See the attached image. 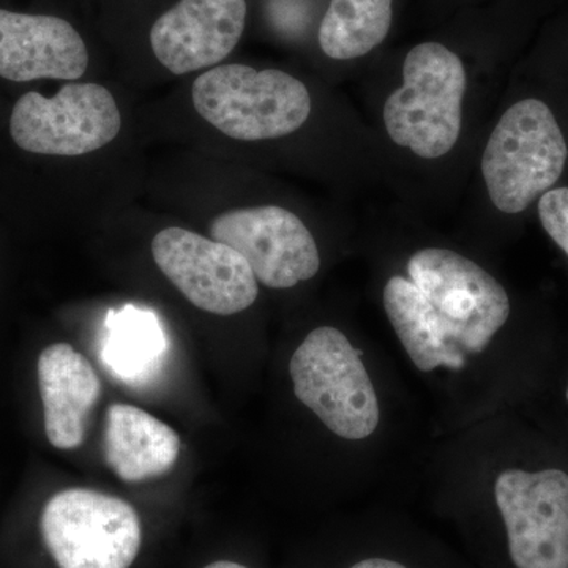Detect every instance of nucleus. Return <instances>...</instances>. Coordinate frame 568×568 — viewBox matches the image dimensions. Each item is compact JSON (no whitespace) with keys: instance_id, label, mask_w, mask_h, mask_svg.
<instances>
[{"instance_id":"obj_10","label":"nucleus","mask_w":568,"mask_h":568,"mask_svg":"<svg viewBox=\"0 0 568 568\" xmlns=\"http://www.w3.org/2000/svg\"><path fill=\"white\" fill-rule=\"evenodd\" d=\"M211 235L241 253L257 282L272 290H290L320 272L315 237L295 213L278 205L224 212L213 220Z\"/></svg>"},{"instance_id":"obj_17","label":"nucleus","mask_w":568,"mask_h":568,"mask_svg":"<svg viewBox=\"0 0 568 568\" xmlns=\"http://www.w3.org/2000/svg\"><path fill=\"white\" fill-rule=\"evenodd\" d=\"M106 328L103 362L123 379L132 381L148 375L166 347L156 317L134 306H125L119 313L111 312Z\"/></svg>"},{"instance_id":"obj_1","label":"nucleus","mask_w":568,"mask_h":568,"mask_svg":"<svg viewBox=\"0 0 568 568\" xmlns=\"http://www.w3.org/2000/svg\"><path fill=\"white\" fill-rule=\"evenodd\" d=\"M192 99L204 121L239 141L286 136L302 129L312 112L304 82L284 71H257L241 63L200 74Z\"/></svg>"},{"instance_id":"obj_8","label":"nucleus","mask_w":568,"mask_h":568,"mask_svg":"<svg viewBox=\"0 0 568 568\" xmlns=\"http://www.w3.org/2000/svg\"><path fill=\"white\" fill-rule=\"evenodd\" d=\"M495 499L517 568H568V474L507 469Z\"/></svg>"},{"instance_id":"obj_14","label":"nucleus","mask_w":568,"mask_h":568,"mask_svg":"<svg viewBox=\"0 0 568 568\" xmlns=\"http://www.w3.org/2000/svg\"><path fill=\"white\" fill-rule=\"evenodd\" d=\"M179 452L181 437L152 414L130 405L108 409L104 458L123 481L134 484L170 473Z\"/></svg>"},{"instance_id":"obj_12","label":"nucleus","mask_w":568,"mask_h":568,"mask_svg":"<svg viewBox=\"0 0 568 568\" xmlns=\"http://www.w3.org/2000/svg\"><path fill=\"white\" fill-rule=\"evenodd\" d=\"M88 67V47L69 21L0 9V77L74 81Z\"/></svg>"},{"instance_id":"obj_21","label":"nucleus","mask_w":568,"mask_h":568,"mask_svg":"<svg viewBox=\"0 0 568 568\" xmlns=\"http://www.w3.org/2000/svg\"><path fill=\"white\" fill-rule=\"evenodd\" d=\"M567 399H568V387H567Z\"/></svg>"},{"instance_id":"obj_4","label":"nucleus","mask_w":568,"mask_h":568,"mask_svg":"<svg viewBox=\"0 0 568 568\" xmlns=\"http://www.w3.org/2000/svg\"><path fill=\"white\" fill-rule=\"evenodd\" d=\"M294 394L334 435L347 440L372 436L381 410L361 353L335 327L306 335L290 362Z\"/></svg>"},{"instance_id":"obj_15","label":"nucleus","mask_w":568,"mask_h":568,"mask_svg":"<svg viewBox=\"0 0 568 568\" xmlns=\"http://www.w3.org/2000/svg\"><path fill=\"white\" fill-rule=\"evenodd\" d=\"M383 298L388 321L417 369L429 373L440 366L455 372L465 368L466 354L416 284L403 276H392Z\"/></svg>"},{"instance_id":"obj_20","label":"nucleus","mask_w":568,"mask_h":568,"mask_svg":"<svg viewBox=\"0 0 568 568\" xmlns=\"http://www.w3.org/2000/svg\"><path fill=\"white\" fill-rule=\"evenodd\" d=\"M204 568H248L242 566V564L231 562V560H216V562L209 564L207 567Z\"/></svg>"},{"instance_id":"obj_7","label":"nucleus","mask_w":568,"mask_h":568,"mask_svg":"<svg viewBox=\"0 0 568 568\" xmlns=\"http://www.w3.org/2000/svg\"><path fill=\"white\" fill-rule=\"evenodd\" d=\"M122 115L114 97L93 82L62 85L54 97L28 92L10 115V134L26 152L78 156L115 140Z\"/></svg>"},{"instance_id":"obj_13","label":"nucleus","mask_w":568,"mask_h":568,"mask_svg":"<svg viewBox=\"0 0 568 568\" xmlns=\"http://www.w3.org/2000/svg\"><path fill=\"white\" fill-rule=\"evenodd\" d=\"M37 375L48 440L61 450L80 447L85 420L102 396L99 375L69 343L48 346L40 354Z\"/></svg>"},{"instance_id":"obj_19","label":"nucleus","mask_w":568,"mask_h":568,"mask_svg":"<svg viewBox=\"0 0 568 568\" xmlns=\"http://www.w3.org/2000/svg\"><path fill=\"white\" fill-rule=\"evenodd\" d=\"M351 568H407L403 566V564L395 562V560L383 559V558H372L361 560V562L355 564V566Z\"/></svg>"},{"instance_id":"obj_9","label":"nucleus","mask_w":568,"mask_h":568,"mask_svg":"<svg viewBox=\"0 0 568 568\" xmlns=\"http://www.w3.org/2000/svg\"><path fill=\"white\" fill-rule=\"evenodd\" d=\"M151 248L163 275L197 308L233 316L256 302V276L230 245L171 226L153 237Z\"/></svg>"},{"instance_id":"obj_6","label":"nucleus","mask_w":568,"mask_h":568,"mask_svg":"<svg viewBox=\"0 0 568 568\" xmlns=\"http://www.w3.org/2000/svg\"><path fill=\"white\" fill-rule=\"evenodd\" d=\"M407 272L465 354L484 353L510 316V298L503 284L463 254L420 250L410 256Z\"/></svg>"},{"instance_id":"obj_3","label":"nucleus","mask_w":568,"mask_h":568,"mask_svg":"<svg viewBox=\"0 0 568 568\" xmlns=\"http://www.w3.org/2000/svg\"><path fill=\"white\" fill-rule=\"evenodd\" d=\"M568 149L551 110L540 100L515 103L493 130L481 173L493 204L504 213L526 211L559 181Z\"/></svg>"},{"instance_id":"obj_16","label":"nucleus","mask_w":568,"mask_h":568,"mask_svg":"<svg viewBox=\"0 0 568 568\" xmlns=\"http://www.w3.org/2000/svg\"><path fill=\"white\" fill-rule=\"evenodd\" d=\"M394 0H332L320 28L324 54L335 61L362 58L390 31Z\"/></svg>"},{"instance_id":"obj_11","label":"nucleus","mask_w":568,"mask_h":568,"mask_svg":"<svg viewBox=\"0 0 568 568\" xmlns=\"http://www.w3.org/2000/svg\"><path fill=\"white\" fill-rule=\"evenodd\" d=\"M245 21V0H181L152 26L153 54L174 74L207 69L237 47Z\"/></svg>"},{"instance_id":"obj_2","label":"nucleus","mask_w":568,"mask_h":568,"mask_svg":"<svg viewBox=\"0 0 568 568\" xmlns=\"http://www.w3.org/2000/svg\"><path fill=\"white\" fill-rule=\"evenodd\" d=\"M466 70L455 52L422 43L406 55L403 85L388 97L384 123L390 140L420 159L447 155L463 125Z\"/></svg>"},{"instance_id":"obj_5","label":"nucleus","mask_w":568,"mask_h":568,"mask_svg":"<svg viewBox=\"0 0 568 568\" xmlns=\"http://www.w3.org/2000/svg\"><path fill=\"white\" fill-rule=\"evenodd\" d=\"M44 545L59 568H130L141 548V519L121 497L63 489L41 514Z\"/></svg>"},{"instance_id":"obj_18","label":"nucleus","mask_w":568,"mask_h":568,"mask_svg":"<svg viewBox=\"0 0 568 568\" xmlns=\"http://www.w3.org/2000/svg\"><path fill=\"white\" fill-rule=\"evenodd\" d=\"M538 216L549 237L568 256V189L548 190L541 194Z\"/></svg>"}]
</instances>
